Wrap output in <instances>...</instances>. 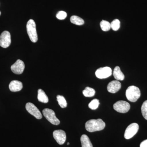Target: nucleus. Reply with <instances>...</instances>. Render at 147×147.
Masks as SVG:
<instances>
[{"instance_id":"f8f14e48","label":"nucleus","mask_w":147,"mask_h":147,"mask_svg":"<svg viewBox=\"0 0 147 147\" xmlns=\"http://www.w3.org/2000/svg\"><path fill=\"white\" fill-rule=\"evenodd\" d=\"M121 87L120 82L117 80L113 81L110 82L107 86V90L111 93H115L118 92Z\"/></svg>"},{"instance_id":"b1692460","label":"nucleus","mask_w":147,"mask_h":147,"mask_svg":"<svg viewBox=\"0 0 147 147\" xmlns=\"http://www.w3.org/2000/svg\"><path fill=\"white\" fill-rule=\"evenodd\" d=\"M67 14L66 12L63 11H59L56 15V17L59 20H63L66 18Z\"/></svg>"},{"instance_id":"4468645a","label":"nucleus","mask_w":147,"mask_h":147,"mask_svg":"<svg viewBox=\"0 0 147 147\" xmlns=\"http://www.w3.org/2000/svg\"><path fill=\"white\" fill-rule=\"evenodd\" d=\"M113 76L117 81H123L125 79V76L121 71L119 67L116 66L114 69Z\"/></svg>"},{"instance_id":"393cba45","label":"nucleus","mask_w":147,"mask_h":147,"mask_svg":"<svg viewBox=\"0 0 147 147\" xmlns=\"http://www.w3.org/2000/svg\"><path fill=\"white\" fill-rule=\"evenodd\" d=\"M140 147H147V139L142 142L140 144Z\"/></svg>"},{"instance_id":"5701e85b","label":"nucleus","mask_w":147,"mask_h":147,"mask_svg":"<svg viewBox=\"0 0 147 147\" xmlns=\"http://www.w3.org/2000/svg\"><path fill=\"white\" fill-rule=\"evenodd\" d=\"M141 110L143 117L147 120V100L143 102Z\"/></svg>"},{"instance_id":"9b49d317","label":"nucleus","mask_w":147,"mask_h":147,"mask_svg":"<svg viewBox=\"0 0 147 147\" xmlns=\"http://www.w3.org/2000/svg\"><path fill=\"white\" fill-rule=\"evenodd\" d=\"M25 65L24 62L20 59L17 60L16 62L11 67V69L13 73L21 74L24 72Z\"/></svg>"},{"instance_id":"20e7f679","label":"nucleus","mask_w":147,"mask_h":147,"mask_svg":"<svg viewBox=\"0 0 147 147\" xmlns=\"http://www.w3.org/2000/svg\"><path fill=\"white\" fill-rule=\"evenodd\" d=\"M42 114L47 120L54 125H58L60 123L59 120L56 117L55 112L49 108H45L42 110Z\"/></svg>"},{"instance_id":"bb28decb","label":"nucleus","mask_w":147,"mask_h":147,"mask_svg":"<svg viewBox=\"0 0 147 147\" xmlns=\"http://www.w3.org/2000/svg\"><path fill=\"white\" fill-rule=\"evenodd\" d=\"M1 11H0V16H1Z\"/></svg>"},{"instance_id":"a211bd4d","label":"nucleus","mask_w":147,"mask_h":147,"mask_svg":"<svg viewBox=\"0 0 147 147\" xmlns=\"http://www.w3.org/2000/svg\"><path fill=\"white\" fill-rule=\"evenodd\" d=\"M83 94L86 97H92L95 94V90L92 88L87 87L83 90Z\"/></svg>"},{"instance_id":"2eb2a0df","label":"nucleus","mask_w":147,"mask_h":147,"mask_svg":"<svg viewBox=\"0 0 147 147\" xmlns=\"http://www.w3.org/2000/svg\"><path fill=\"white\" fill-rule=\"evenodd\" d=\"M38 99L40 102L46 103L48 102L49 99L47 95L43 90L39 89L38 91Z\"/></svg>"},{"instance_id":"0eeeda50","label":"nucleus","mask_w":147,"mask_h":147,"mask_svg":"<svg viewBox=\"0 0 147 147\" xmlns=\"http://www.w3.org/2000/svg\"><path fill=\"white\" fill-rule=\"evenodd\" d=\"M26 109L28 112L38 119L42 118V115L36 106L31 103L28 102L26 104Z\"/></svg>"},{"instance_id":"9d476101","label":"nucleus","mask_w":147,"mask_h":147,"mask_svg":"<svg viewBox=\"0 0 147 147\" xmlns=\"http://www.w3.org/2000/svg\"><path fill=\"white\" fill-rule=\"evenodd\" d=\"M53 137L58 144L63 145L64 144L66 139L65 131L61 129L56 130L53 133Z\"/></svg>"},{"instance_id":"f03ea898","label":"nucleus","mask_w":147,"mask_h":147,"mask_svg":"<svg viewBox=\"0 0 147 147\" xmlns=\"http://www.w3.org/2000/svg\"><path fill=\"white\" fill-rule=\"evenodd\" d=\"M125 94L127 100L131 102H135L141 96V92L138 87L130 86L127 89Z\"/></svg>"},{"instance_id":"423d86ee","label":"nucleus","mask_w":147,"mask_h":147,"mask_svg":"<svg viewBox=\"0 0 147 147\" xmlns=\"http://www.w3.org/2000/svg\"><path fill=\"white\" fill-rule=\"evenodd\" d=\"M139 129V125L137 123H132L129 125L125 129L124 133L125 138L126 139H131L137 134Z\"/></svg>"},{"instance_id":"f3484780","label":"nucleus","mask_w":147,"mask_h":147,"mask_svg":"<svg viewBox=\"0 0 147 147\" xmlns=\"http://www.w3.org/2000/svg\"><path fill=\"white\" fill-rule=\"evenodd\" d=\"M70 21L72 24L78 26H82L84 24V21L82 18L76 16H71Z\"/></svg>"},{"instance_id":"39448f33","label":"nucleus","mask_w":147,"mask_h":147,"mask_svg":"<svg viewBox=\"0 0 147 147\" xmlns=\"http://www.w3.org/2000/svg\"><path fill=\"white\" fill-rule=\"evenodd\" d=\"M113 108L119 113H125L128 112L130 108V105L128 102L123 100L117 101L113 105Z\"/></svg>"},{"instance_id":"7ed1b4c3","label":"nucleus","mask_w":147,"mask_h":147,"mask_svg":"<svg viewBox=\"0 0 147 147\" xmlns=\"http://www.w3.org/2000/svg\"><path fill=\"white\" fill-rule=\"evenodd\" d=\"M26 28L27 33L30 39L32 42H36L38 40V35L34 21L32 19L29 20L27 23Z\"/></svg>"},{"instance_id":"ddd939ff","label":"nucleus","mask_w":147,"mask_h":147,"mask_svg":"<svg viewBox=\"0 0 147 147\" xmlns=\"http://www.w3.org/2000/svg\"><path fill=\"white\" fill-rule=\"evenodd\" d=\"M9 90L11 92H16L20 91L23 88L22 82L17 80L11 81L9 84Z\"/></svg>"},{"instance_id":"4be33fe9","label":"nucleus","mask_w":147,"mask_h":147,"mask_svg":"<svg viewBox=\"0 0 147 147\" xmlns=\"http://www.w3.org/2000/svg\"><path fill=\"white\" fill-rule=\"evenodd\" d=\"M111 28L114 31H117L119 30L120 27V22L117 19L113 20L111 24Z\"/></svg>"},{"instance_id":"1a4fd4ad","label":"nucleus","mask_w":147,"mask_h":147,"mask_svg":"<svg viewBox=\"0 0 147 147\" xmlns=\"http://www.w3.org/2000/svg\"><path fill=\"white\" fill-rule=\"evenodd\" d=\"M112 70L111 68L108 67H100L96 70V76L98 79H103L108 78L112 75Z\"/></svg>"},{"instance_id":"a878e982","label":"nucleus","mask_w":147,"mask_h":147,"mask_svg":"<svg viewBox=\"0 0 147 147\" xmlns=\"http://www.w3.org/2000/svg\"><path fill=\"white\" fill-rule=\"evenodd\" d=\"M69 143H67V145H69Z\"/></svg>"},{"instance_id":"412c9836","label":"nucleus","mask_w":147,"mask_h":147,"mask_svg":"<svg viewBox=\"0 0 147 147\" xmlns=\"http://www.w3.org/2000/svg\"><path fill=\"white\" fill-rule=\"evenodd\" d=\"M100 102H99V100L97 99H94L92 100L89 104L88 106L90 109L92 110H94L97 109L99 106Z\"/></svg>"},{"instance_id":"dca6fc26","label":"nucleus","mask_w":147,"mask_h":147,"mask_svg":"<svg viewBox=\"0 0 147 147\" xmlns=\"http://www.w3.org/2000/svg\"><path fill=\"white\" fill-rule=\"evenodd\" d=\"M82 147H93L90 140L87 135L83 134L81 138Z\"/></svg>"},{"instance_id":"6e6552de","label":"nucleus","mask_w":147,"mask_h":147,"mask_svg":"<svg viewBox=\"0 0 147 147\" xmlns=\"http://www.w3.org/2000/svg\"><path fill=\"white\" fill-rule=\"evenodd\" d=\"M11 43L10 33L7 31L3 32L0 36V46L6 48L9 47Z\"/></svg>"},{"instance_id":"aec40b11","label":"nucleus","mask_w":147,"mask_h":147,"mask_svg":"<svg viewBox=\"0 0 147 147\" xmlns=\"http://www.w3.org/2000/svg\"><path fill=\"white\" fill-rule=\"evenodd\" d=\"M100 27L102 31L107 32L111 29V24L108 21L102 20L100 23Z\"/></svg>"},{"instance_id":"f257e3e1","label":"nucleus","mask_w":147,"mask_h":147,"mask_svg":"<svg viewBox=\"0 0 147 147\" xmlns=\"http://www.w3.org/2000/svg\"><path fill=\"white\" fill-rule=\"evenodd\" d=\"M105 126V123L100 119L90 120L85 124L86 129L90 132L100 131L104 129Z\"/></svg>"},{"instance_id":"6ab92c4d","label":"nucleus","mask_w":147,"mask_h":147,"mask_svg":"<svg viewBox=\"0 0 147 147\" xmlns=\"http://www.w3.org/2000/svg\"><path fill=\"white\" fill-rule=\"evenodd\" d=\"M57 98L58 103L61 108H65L67 106V102L63 96L58 95L57 96Z\"/></svg>"}]
</instances>
